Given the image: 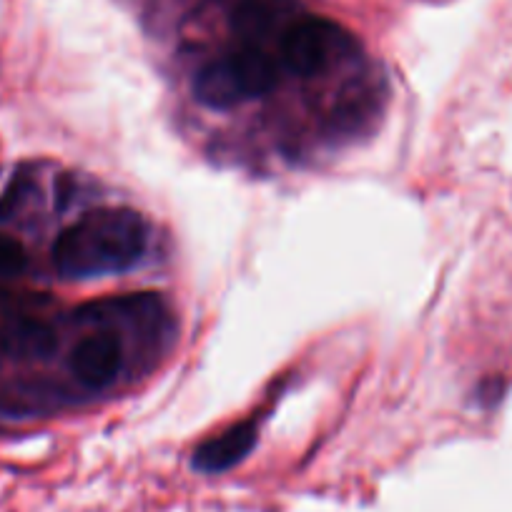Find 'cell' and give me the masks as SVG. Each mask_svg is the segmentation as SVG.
<instances>
[{"mask_svg":"<svg viewBox=\"0 0 512 512\" xmlns=\"http://www.w3.org/2000/svg\"><path fill=\"white\" fill-rule=\"evenodd\" d=\"M149 246V224L126 206H103L63 229L53 244V267L63 279L121 274L141 262Z\"/></svg>","mask_w":512,"mask_h":512,"instance_id":"obj_1","label":"cell"},{"mask_svg":"<svg viewBox=\"0 0 512 512\" xmlns=\"http://www.w3.org/2000/svg\"><path fill=\"white\" fill-rule=\"evenodd\" d=\"M277 86V66L256 46L206 63L194 78L196 101L209 108H234Z\"/></svg>","mask_w":512,"mask_h":512,"instance_id":"obj_2","label":"cell"},{"mask_svg":"<svg viewBox=\"0 0 512 512\" xmlns=\"http://www.w3.org/2000/svg\"><path fill=\"white\" fill-rule=\"evenodd\" d=\"M349 36L332 21L324 18H302L284 31L279 51L282 61L294 76L312 78L332 66L334 56L344 53Z\"/></svg>","mask_w":512,"mask_h":512,"instance_id":"obj_3","label":"cell"},{"mask_svg":"<svg viewBox=\"0 0 512 512\" xmlns=\"http://www.w3.org/2000/svg\"><path fill=\"white\" fill-rule=\"evenodd\" d=\"M123 364L121 344L116 334H88L73 347L71 352V372L76 379L91 390H103L118 377Z\"/></svg>","mask_w":512,"mask_h":512,"instance_id":"obj_4","label":"cell"},{"mask_svg":"<svg viewBox=\"0 0 512 512\" xmlns=\"http://www.w3.org/2000/svg\"><path fill=\"white\" fill-rule=\"evenodd\" d=\"M58 349L51 324L33 317H16L0 324V357L11 362H43Z\"/></svg>","mask_w":512,"mask_h":512,"instance_id":"obj_5","label":"cell"},{"mask_svg":"<svg viewBox=\"0 0 512 512\" xmlns=\"http://www.w3.org/2000/svg\"><path fill=\"white\" fill-rule=\"evenodd\" d=\"M256 445V425L254 422H239L221 432L219 437L206 440L199 450L194 452V467L199 472H224L239 465Z\"/></svg>","mask_w":512,"mask_h":512,"instance_id":"obj_6","label":"cell"},{"mask_svg":"<svg viewBox=\"0 0 512 512\" xmlns=\"http://www.w3.org/2000/svg\"><path fill=\"white\" fill-rule=\"evenodd\" d=\"M231 8V23L246 38H264L274 31L289 0H224Z\"/></svg>","mask_w":512,"mask_h":512,"instance_id":"obj_7","label":"cell"},{"mask_svg":"<svg viewBox=\"0 0 512 512\" xmlns=\"http://www.w3.org/2000/svg\"><path fill=\"white\" fill-rule=\"evenodd\" d=\"M33 191H36V176H33L31 171L21 169L18 174H13L6 191L0 196V221L16 219V216L21 214L23 206L31 201Z\"/></svg>","mask_w":512,"mask_h":512,"instance_id":"obj_8","label":"cell"},{"mask_svg":"<svg viewBox=\"0 0 512 512\" xmlns=\"http://www.w3.org/2000/svg\"><path fill=\"white\" fill-rule=\"evenodd\" d=\"M28 256L21 241L0 234V279H13L26 269Z\"/></svg>","mask_w":512,"mask_h":512,"instance_id":"obj_9","label":"cell"}]
</instances>
